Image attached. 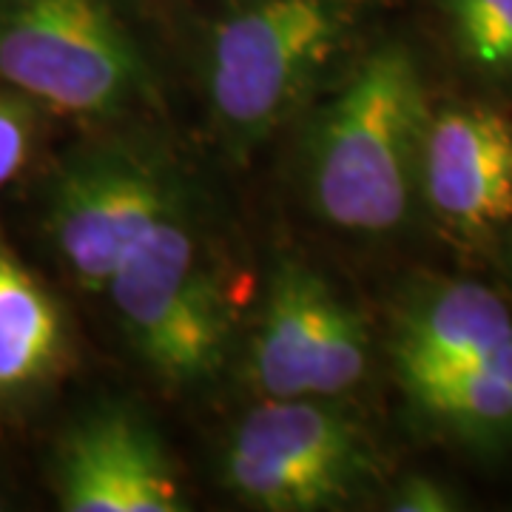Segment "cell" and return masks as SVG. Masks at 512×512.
<instances>
[{
    "label": "cell",
    "instance_id": "14",
    "mask_svg": "<svg viewBox=\"0 0 512 512\" xmlns=\"http://www.w3.org/2000/svg\"><path fill=\"white\" fill-rule=\"evenodd\" d=\"M37 137L35 100L0 92V185H6L26 165Z\"/></svg>",
    "mask_w": 512,
    "mask_h": 512
},
{
    "label": "cell",
    "instance_id": "11",
    "mask_svg": "<svg viewBox=\"0 0 512 512\" xmlns=\"http://www.w3.org/2000/svg\"><path fill=\"white\" fill-rule=\"evenodd\" d=\"M427 416L467 439L512 441V339L490 353L402 376Z\"/></svg>",
    "mask_w": 512,
    "mask_h": 512
},
{
    "label": "cell",
    "instance_id": "2",
    "mask_svg": "<svg viewBox=\"0 0 512 512\" xmlns=\"http://www.w3.org/2000/svg\"><path fill=\"white\" fill-rule=\"evenodd\" d=\"M345 0H242L208 43V100L234 148L262 143L308 97L350 32Z\"/></svg>",
    "mask_w": 512,
    "mask_h": 512
},
{
    "label": "cell",
    "instance_id": "13",
    "mask_svg": "<svg viewBox=\"0 0 512 512\" xmlns=\"http://www.w3.org/2000/svg\"><path fill=\"white\" fill-rule=\"evenodd\" d=\"M458 55L476 72L512 80V0H441Z\"/></svg>",
    "mask_w": 512,
    "mask_h": 512
},
{
    "label": "cell",
    "instance_id": "9",
    "mask_svg": "<svg viewBox=\"0 0 512 512\" xmlns=\"http://www.w3.org/2000/svg\"><path fill=\"white\" fill-rule=\"evenodd\" d=\"M228 450L288 464L330 481L342 493L370 473V453L356 421L319 399H271L239 424Z\"/></svg>",
    "mask_w": 512,
    "mask_h": 512
},
{
    "label": "cell",
    "instance_id": "1",
    "mask_svg": "<svg viewBox=\"0 0 512 512\" xmlns=\"http://www.w3.org/2000/svg\"><path fill=\"white\" fill-rule=\"evenodd\" d=\"M430 106L419 63L402 43H387L359 63L313 128L311 197L342 231L390 234L421 183Z\"/></svg>",
    "mask_w": 512,
    "mask_h": 512
},
{
    "label": "cell",
    "instance_id": "8",
    "mask_svg": "<svg viewBox=\"0 0 512 512\" xmlns=\"http://www.w3.org/2000/svg\"><path fill=\"white\" fill-rule=\"evenodd\" d=\"M421 188L441 220L484 231L512 220V123L484 106L430 114Z\"/></svg>",
    "mask_w": 512,
    "mask_h": 512
},
{
    "label": "cell",
    "instance_id": "7",
    "mask_svg": "<svg viewBox=\"0 0 512 512\" xmlns=\"http://www.w3.org/2000/svg\"><path fill=\"white\" fill-rule=\"evenodd\" d=\"M57 495L69 512H180L177 476L154 430L126 407L100 410L66 436Z\"/></svg>",
    "mask_w": 512,
    "mask_h": 512
},
{
    "label": "cell",
    "instance_id": "4",
    "mask_svg": "<svg viewBox=\"0 0 512 512\" xmlns=\"http://www.w3.org/2000/svg\"><path fill=\"white\" fill-rule=\"evenodd\" d=\"M128 342L171 384L211 379L228 353V311L180 200L123 256L106 285Z\"/></svg>",
    "mask_w": 512,
    "mask_h": 512
},
{
    "label": "cell",
    "instance_id": "12",
    "mask_svg": "<svg viewBox=\"0 0 512 512\" xmlns=\"http://www.w3.org/2000/svg\"><path fill=\"white\" fill-rule=\"evenodd\" d=\"M63 342L55 299L0 248V396L43 382L60 362Z\"/></svg>",
    "mask_w": 512,
    "mask_h": 512
},
{
    "label": "cell",
    "instance_id": "6",
    "mask_svg": "<svg viewBox=\"0 0 512 512\" xmlns=\"http://www.w3.org/2000/svg\"><path fill=\"white\" fill-rule=\"evenodd\" d=\"M367 367V330L311 268H276L262 328L254 342V376L268 399H330L350 390Z\"/></svg>",
    "mask_w": 512,
    "mask_h": 512
},
{
    "label": "cell",
    "instance_id": "10",
    "mask_svg": "<svg viewBox=\"0 0 512 512\" xmlns=\"http://www.w3.org/2000/svg\"><path fill=\"white\" fill-rule=\"evenodd\" d=\"M512 339V313L484 285L450 282L421 293L396 328L399 376L470 362Z\"/></svg>",
    "mask_w": 512,
    "mask_h": 512
},
{
    "label": "cell",
    "instance_id": "15",
    "mask_svg": "<svg viewBox=\"0 0 512 512\" xmlns=\"http://www.w3.org/2000/svg\"><path fill=\"white\" fill-rule=\"evenodd\" d=\"M456 498L447 487H441L436 478L413 476L404 481L393 495V510L399 512H447L456 510Z\"/></svg>",
    "mask_w": 512,
    "mask_h": 512
},
{
    "label": "cell",
    "instance_id": "5",
    "mask_svg": "<svg viewBox=\"0 0 512 512\" xmlns=\"http://www.w3.org/2000/svg\"><path fill=\"white\" fill-rule=\"evenodd\" d=\"M180 200L171 177L143 151L103 146L57 171L46 228L86 288H106L123 256Z\"/></svg>",
    "mask_w": 512,
    "mask_h": 512
},
{
    "label": "cell",
    "instance_id": "3",
    "mask_svg": "<svg viewBox=\"0 0 512 512\" xmlns=\"http://www.w3.org/2000/svg\"><path fill=\"white\" fill-rule=\"evenodd\" d=\"M0 83L72 117L151 97V66L117 0H0Z\"/></svg>",
    "mask_w": 512,
    "mask_h": 512
}]
</instances>
